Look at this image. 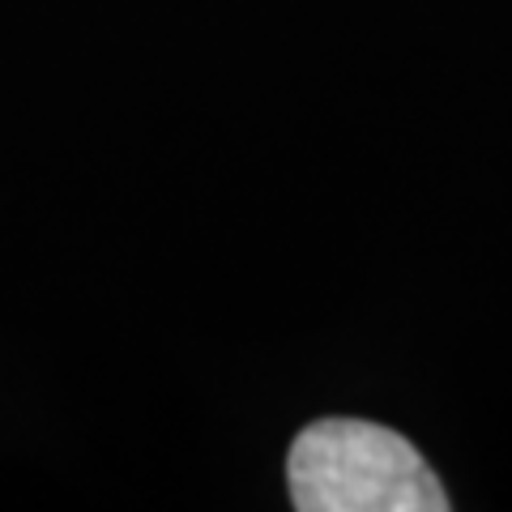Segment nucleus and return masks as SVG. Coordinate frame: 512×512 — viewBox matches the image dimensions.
Listing matches in <instances>:
<instances>
[{"instance_id":"1","label":"nucleus","mask_w":512,"mask_h":512,"mask_svg":"<svg viewBox=\"0 0 512 512\" xmlns=\"http://www.w3.org/2000/svg\"><path fill=\"white\" fill-rule=\"evenodd\" d=\"M299 512H448L453 500L423 453L393 427L363 419L308 423L286 457Z\"/></svg>"}]
</instances>
